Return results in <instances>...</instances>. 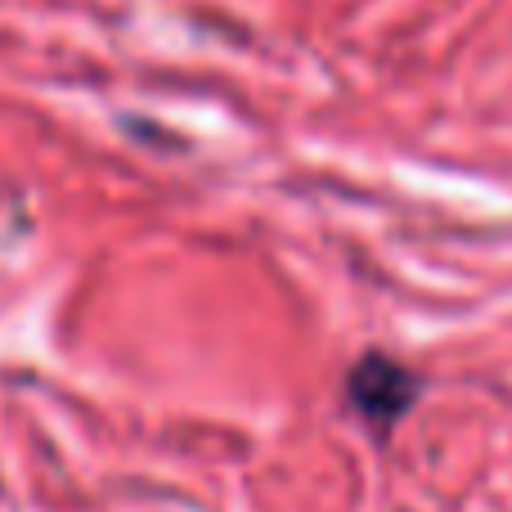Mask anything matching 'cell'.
I'll return each mask as SVG.
<instances>
[{"label":"cell","instance_id":"cell-1","mask_svg":"<svg viewBox=\"0 0 512 512\" xmlns=\"http://www.w3.org/2000/svg\"><path fill=\"white\" fill-rule=\"evenodd\" d=\"M414 396H418V373H409L391 355H364L351 369V405L378 427L409 414Z\"/></svg>","mask_w":512,"mask_h":512}]
</instances>
